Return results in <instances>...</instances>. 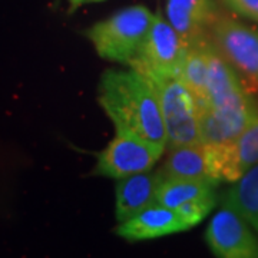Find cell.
<instances>
[{"instance_id":"2e32d148","label":"cell","mask_w":258,"mask_h":258,"mask_svg":"<svg viewBox=\"0 0 258 258\" xmlns=\"http://www.w3.org/2000/svg\"><path fill=\"white\" fill-rule=\"evenodd\" d=\"M218 181L215 179H185L165 178L157 191V204L176 210L184 204L214 195Z\"/></svg>"},{"instance_id":"e0dca14e","label":"cell","mask_w":258,"mask_h":258,"mask_svg":"<svg viewBox=\"0 0 258 258\" xmlns=\"http://www.w3.org/2000/svg\"><path fill=\"white\" fill-rule=\"evenodd\" d=\"M215 204H217L215 194L214 195H207V197L194 200V201H189V203L178 207L176 212L179 214L182 221L186 224V227L192 228L194 225L200 224L210 214V211L215 207Z\"/></svg>"},{"instance_id":"ac0fdd59","label":"cell","mask_w":258,"mask_h":258,"mask_svg":"<svg viewBox=\"0 0 258 258\" xmlns=\"http://www.w3.org/2000/svg\"><path fill=\"white\" fill-rule=\"evenodd\" d=\"M231 9L258 23V0H224Z\"/></svg>"},{"instance_id":"8992f818","label":"cell","mask_w":258,"mask_h":258,"mask_svg":"<svg viewBox=\"0 0 258 258\" xmlns=\"http://www.w3.org/2000/svg\"><path fill=\"white\" fill-rule=\"evenodd\" d=\"M162 152V148L148 141L116 132L108 147L98 154L93 174L120 179L138 172H145L154 168Z\"/></svg>"},{"instance_id":"8fae6325","label":"cell","mask_w":258,"mask_h":258,"mask_svg":"<svg viewBox=\"0 0 258 258\" xmlns=\"http://www.w3.org/2000/svg\"><path fill=\"white\" fill-rule=\"evenodd\" d=\"M189 230L176 210L154 204L128 221L119 222L116 234L128 241H144Z\"/></svg>"},{"instance_id":"5bb4252c","label":"cell","mask_w":258,"mask_h":258,"mask_svg":"<svg viewBox=\"0 0 258 258\" xmlns=\"http://www.w3.org/2000/svg\"><path fill=\"white\" fill-rule=\"evenodd\" d=\"M222 205L232 208L258 234V164L235 181L221 198Z\"/></svg>"},{"instance_id":"ba28073f","label":"cell","mask_w":258,"mask_h":258,"mask_svg":"<svg viewBox=\"0 0 258 258\" xmlns=\"http://www.w3.org/2000/svg\"><path fill=\"white\" fill-rule=\"evenodd\" d=\"M257 116V106L249 95L221 106H208L200 112L201 142L210 147L231 144Z\"/></svg>"},{"instance_id":"52a82bcc","label":"cell","mask_w":258,"mask_h":258,"mask_svg":"<svg viewBox=\"0 0 258 258\" xmlns=\"http://www.w3.org/2000/svg\"><path fill=\"white\" fill-rule=\"evenodd\" d=\"M205 240L217 257L258 258V238L248 222L228 207L212 217Z\"/></svg>"},{"instance_id":"4fadbf2b","label":"cell","mask_w":258,"mask_h":258,"mask_svg":"<svg viewBox=\"0 0 258 258\" xmlns=\"http://www.w3.org/2000/svg\"><path fill=\"white\" fill-rule=\"evenodd\" d=\"M159 171L164 179H214L211 175L208 148L203 142L171 148L168 157L165 158V162Z\"/></svg>"},{"instance_id":"ffe728a7","label":"cell","mask_w":258,"mask_h":258,"mask_svg":"<svg viewBox=\"0 0 258 258\" xmlns=\"http://www.w3.org/2000/svg\"><path fill=\"white\" fill-rule=\"evenodd\" d=\"M98 2H103V0H79V6H82L85 3H98Z\"/></svg>"},{"instance_id":"7c38bea8","label":"cell","mask_w":258,"mask_h":258,"mask_svg":"<svg viewBox=\"0 0 258 258\" xmlns=\"http://www.w3.org/2000/svg\"><path fill=\"white\" fill-rule=\"evenodd\" d=\"M162 179L159 169H149L120 178L116 185V220L128 221L145 208L157 204V191Z\"/></svg>"},{"instance_id":"9c48e42d","label":"cell","mask_w":258,"mask_h":258,"mask_svg":"<svg viewBox=\"0 0 258 258\" xmlns=\"http://www.w3.org/2000/svg\"><path fill=\"white\" fill-rule=\"evenodd\" d=\"M208 148L211 175L218 182H235L258 164V116L231 144Z\"/></svg>"},{"instance_id":"6da1fadb","label":"cell","mask_w":258,"mask_h":258,"mask_svg":"<svg viewBox=\"0 0 258 258\" xmlns=\"http://www.w3.org/2000/svg\"><path fill=\"white\" fill-rule=\"evenodd\" d=\"M98 101L116 132L134 135L162 149L168 147L157 89L148 76L134 68L105 71Z\"/></svg>"},{"instance_id":"9a60e30c","label":"cell","mask_w":258,"mask_h":258,"mask_svg":"<svg viewBox=\"0 0 258 258\" xmlns=\"http://www.w3.org/2000/svg\"><path fill=\"white\" fill-rule=\"evenodd\" d=\"M210 42L188 47L184 66L179 75V79L188 88V91L192 93L198 108V115L208 106L207 79H208V63H210L208 59Z\"/></svg>"},{"instance_id":"5b68a950","label":"cell","mask_w":258,"mask_h":258,"mask_svg":"<svg viewBox=\"0 0 258 258\" xmlns=\"http://www.w3.org/2000/svg\"><path fill=\"white\" fill-rule=\"evenodd\" d=\"M210 40L237 74L258 89V30L220 13L210 30Z\"/></svg>"},{"instance_id":"d6986e66","label":"cell","mask_w":258,"mask_h":258,"mask_svg":"<svg viewBox=\"0 0 258 258\" xmlns=\"http://www.w3.org/2000/svg\"><path fill=\"white\" fill-rule=\"evenodd\" d=\"M69 3H71V10L72 12L79 8V0H69Z\"/></svg>"},{"instance_id":"30bf717a","label":"cell","mask_w":258,"mask_h":258,"mask_svg":"<svg viewBox=\"0 0 258 258\" xmlns=\"http://www.w3.org/2000/svg\"><path fill=\"white\" fill-rule=\"evenodd\" d=\"M214 0H168L166 18L188 46L210 42V30L220 16Z\"/></svg>"},{"instance_id":"7a4b0ae2","label":"cell","mask_w":258,"mask_h":258,"mask_svg":"<svg viewBox=\"0 0 258 258\" xmlns=\"http://www.w3.org/2000/svg\"><path fill=\"white\" fill-rule=\"evenodd\" d=\"M154 19L155 15L145 6H131L95 23L86 30V37L102 59L131 64L145 42Z\"/></svg>"},{"instance_id":"3957f363","label":"cell","mask_w":258,"mask_h":258,"mask_svg":"<svg viewBox=\"0 0 258 258\" xmlns=\"http://www.w3.org/2000/svg\"><path fill=\"white\" fill-rule=\"evenodd\" d=\"M154 83L165 123L168 147L201 142L200 115L192 93L178 78H149Z\"/></svg>"},{"instance_id":"277c9868","label":"cell","mask_w":258,"mask_h":258,"mask_svg":"<svg viewBox=\"0 0 258 258\" xmlns=\"http://www.w3.org/2000/svg\"><path fill=\"white\" fill-rule=\"evenodd\" d=\"M188 47L172 25L155 15L145 42L129 66L148 78L179 79Z\"/></svg>"}]
</instances>
